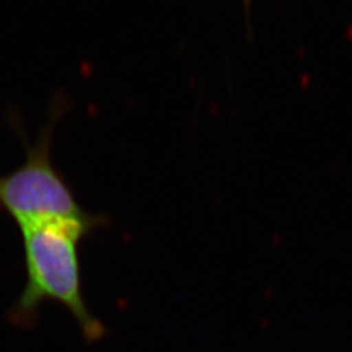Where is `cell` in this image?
<instances>
[{
	"instance_id": "2",
	"label": "cell",
	"mask_w": 352,
	"mask_h": 352,
	"mask_svg": "<svg viewBox=\"0 0 352 352\" xmlns=\"http://www.w3.org/2000/svg\"><path fill=\"white\" fill-rule=\"evenodd\" d=\"M69 103L63 96L52 102L50 118L34 144L28 145L24 164L0 176V212L12 217L19 227L58 221H91L97 214L84 210L63 175L52 164L54 131Z\"/></svg>"
},
{
	"instance_id": "1",
	"label": "cell",
	"mask_w": 352,
	"mask_h": 352,
	"mask_svg": "<svg viewBox=\"0 0 352 352\" xmlns=\"http://www.w3.org/2000/svg\"><path fill=\"white\" fill-rule=\"evenodd\" d=\"M104 225L106 218L98 215L91 221L58 219L20 227L25 252L26 283L10 312L14 325L33 327L41 305L52 300L64 305L75 317L85 340L90 343L101 340L106 329L89 311L81 289L78 244Z\"/></svg>"
},
{
	"instance_id": "3",
	"label": "cell",
	"mask_w": 352,
	"mask_h": 352,
	"mask_svg": "<svg viewBox=\"0 0 352 352\" xmlns=\"http://www.w3.org/2000/svg\"><path fill=\"white\" fill-rule=\"evenodd\" d=\"M245 1H250V0H245Z\"/></svg>"
}]
</instances>
